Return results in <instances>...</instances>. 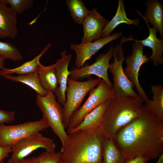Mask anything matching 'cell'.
Instances as JSON below:
<instances>
[{
    "label": "cell",
    "instance_id": "29",
    "mask_svg": "<svg viewBox=\"0 0 163 163\" xmlns=\"http://www.w3.org/2000/svg\"><path fill=\"white\" fill-rule=\"evenodd\" d=\"M15 113L13 111H7L0 109V124L9 123L13 122Z\"/></svg>",
    "mask_w": 163,
    "mask_h": 163
},
{
    "label": "cell",
    "instance_id": "25",
    "mask_svg": "<svg viewBox=\"0 0 163 163\" xmlns=\"http://www.w3.org/2000/svg\"><path fill=\"white\" fill-rule=\"evenodd\" d=\"M66 4L74 22L79 25L83 22L90 12L82 0H66Z\"/></svg>",
    "mask_w": 163,
    "mask_h": 163
},
{
    "label": "cell",
    "instance_id": "31",
    "mask_svg": "<svg viewBox=\"0 0 163 163\" xmlns=\"http://www.w3.org/2000/svg\"><path fill=\"white\" fill-rule=\"evenodd\" d=\"M148 161L141 156L126 159L123 163H147Z\"/></svg>",
    "mask_w": 163,
    "mask_h": 163
},
{
    "label": "cell",
    "instance_id": "28",
    "mask_svg": "<svg viewBox=\"0 0 163 163\" xmlns=\"http://www.w3.org/2000/svg\"><path fill=\"white\" fill-rule=\"evenodd\" d=\"M6 4H9L17 14H21L30 8L34 4L33 0H4Z\"/></svg>",
    "mask_w": 163,
    "mask_h": 163
},
{
    "label": "cell",
    "instance_id": "1",
    "mask_svg": "<svg viewBox=\"0 0 163 163\" xmlns=\"http://www.w3.org/2000/svg\"><path fill=\"white\" fill-rule=\"evenodd\" d=\"M125 159L141 156L148 161L163 154V123L143 105L139 115L113 138Z\"/></svg>",
    "mask_w": 163,
    "mask_h": 163
},
{
    "label": "cell",
    "instance_id": "26",
    "mask_svg": "<svg viewBox=\"0 0 163 163\" xmlns=\"http://www.w3.org/2000/svg\"><path fill=\"white\" fill-rule=\"evenodd\" d=\"M62 153L46 151L36 156L25 158L19 163H63Z\"/></svg>",
    "mask_w": 163,
    "mask_h": 163
},
{
    "label": "cell",
    "instance_id": "16",
    "mask_svg": "<svg viewBox=\"0 0 163 163\" xmlns=\"http://www.w3.org/2000/svg\"><path fill=\"white\" fill-rule=\"evenodd\" d=\"M148 27L149 34L148 37L144 40H139L130 37L129 41H134L141 43L142 46L151 48L152 54L149 58L150 60L152 61L153 65L157 66L158 65L163 63V40L158 38L156 35L158 30L155 27H151L149 23L145 21Z\"/></svg>",
    "mask_w": 163,
    "mask_h": 163
},
{
    "label": "cell",
    "instance_id": "13",
    "mask_svg": "<svg viewBox=\"0 0 163 163\" xmlns=\"http://www.w3.org/2000/svg\"><path fill=\"white\" fill-rule=\"evenodd\" d=\"M109 21L97 12V8L90 11L82 24L84 35L80 43L91 42L101 38L102 30Z\"/></svg>",
    "mask_w": 163,
    "mask_h": 163
},
{
    "label": "cell",
    "instance_id": "2",
    "mask_svg": "<svg viewBox=\"0 0 163 163\" xmlns=\"http://www.w3.org/2000/svg\"><path fill=\"white\" fill-rule=\"evenodd\" d=\"M62 152L63 163H102V145L105 136L100 127L69 133Z\"/></svg>",
    "mask_w": 163,
    "mask_h": 163
},
{
    "label": "cell",
    "instance_id": "19",
    "mask_svg": "<svg viewBox=\"0 0 163 163\" xmlns=\"http://www.w3.org/2000/svg\"><path fill=\"white\" fill-rule=\"evenodd\" d=\"M139 23L138 18L135 20H131L127 17L123 0H119L116 14L103 29L101 34V38H105L110 36L111 33L114 29L117 26L122 23L137 26Z\"/></svg>",
    "mask_w": 163,
    "mask_h": 163
},
{
    "label": "cell",
    "instance_id": "10",
    "mask_svg": "<svg viewBox=\"0 0 163 163\" xmlns=\"http://www.w3.org/2000/svg\"><path fill=\"white\" fill-rule=\"evenodd\" d=\"M113 49L112 44L108 51L100 56L93 64L86 65L79 69L73 67L69 71V77L78 81L89 78L91 75H95L104 80L112 89V85L108 77L107 70L110 67L109 61L113 56Z\"/></svg>",
    "mask_w": 163,
    "mask_h": 163
},
{
    "label": "cell",
    "instance_id": "7",
    "mask_svg": "<svg viewBox=\"0 0 163 163\" xmlns=\"http://www.w3.org/2000/svg\"><path fill=\"white\" fill-rule=\"evenodd\" d=\"M89 93L85 103L72 115L67 129V133L76 127L85 117L95 108L108 99L115 97L112 89L102 79Z\"/></svg>",
    "mask_w": 163,
    "mask_h": 163
},
{
    "label": "cell",
    "instance_id": "24",
    "mask_svg": "<svg viewBox=\"0 0 163 163\" xmlns=\"http://www.w3.org/2000/svg\"><path fill=\"white\" fill-rule=\"evenodd\" d=\"M2 76L12 81L20 82L27 85L35 91L37 94L40 96H45L48 93L41 85L38 73L18 75L17 76H12L9 74L3 75Z\"/></svg>",
    "mask_w": 163,
    "mask_h": 163
},
{
    "label": "cell",
    "instance_id": "34",
    "mask_svg": "<svg viewBox=\"0 0 163 163\" xmlns=\"http://www.w3.org/2000/svg\"><path fill=\"white\" fill-rule=\"evenodd\" d=\"M4 160L2 161L0 163H4Z\"/></svg>",
    "mask_w": 163,
    "mask_h": 163
},
{
    "label": "cell",
    "instance_id": "4",
    "mask_svg": "<svg viewBox=\"0 0 163 163\" xmlns=\"http://www.w3.org/2000/svg\"><path fill=\"white\" fill-rule=\"evenodd\" d=\"M36 104L42 112L43 117L46 120L49 126L61 140L60 152H63L67 144L68 136L63 122L62 106L56 101L53 92H48L44 96L37 94Z\"/></svg>",
    "mask_w": 163,
    "mask_h": 163
},
{
    "label": "cell",
    "instance_id": "22",
    "mask_svg": "<svg viewBox=\"0 0 163 163\" xmlns=\"http://www.w3.org/2000/svg\"><path fill=\"white\" fill-rule=\"evenodd\" d=\"M151 91L153 94L152 99H149L145 105L159 121L163 123V86L161 84L152 85Z\"/></svg>",
    "mask_w": 163,
    "mask_h": 163
},
{
    "label": "cell",
    "instance_id": "21",
    "mask_svg": "<svg viewBox=\"0 0 163 163\" xmlns=\"http://www.w3.org/2000/svg\"><path fill=\"white\" fill-rule=\"evenodd\" d=\"M38 74L43 87L48 92L55 93L58 87L55 64L44 66L41 64Z\"/></svg>",
    "mask_w": 163,
    "mask_h": 163
},
{
    "label": "cell",
    "instance_id": "18",
    "mask_svg": "<svg viewBox=\"0 0 163 163\" xmlns=\"http://www.w3.org/2000/svg\"><path fill=\"white\" fill-rule=\"evenodd\" d=\"M111 99L110 98L106 100L88 114L81 123L69 133L79 130L91 129L100 127Z\"/></svg>",
    "mask_w": 163,
    "mask_h": 163
},
{
    "label": "cell",
    "instance_id": "20",
    "mask_svg": "<svg viewBox=\"0 0 163 163\" xmlns=\"http://www.w3.org/2000/svg\"><path fill=\"white\" fill-rule=\"evenodd\" d=\"M52 44L48 43L38 55L30 61L22 64L19 66L12 69L5 67L0 71V75H10L16 73L18 75H25L32 73H38L41 63L40 59L41 56L50 48Z\"/></svg>",
    "mask_w": 163,
    "mask_h": 163
},
{
    "label": "cell",
    "instance_id": "11",
    "mask_svg": "<svg viewBox=\"0 0 163 163\" xmlns=\"http://www.w3.org/2000/svg\"><path fill=\"white\" fill-rule=\"evenodd\" d=\"M134 41L132 45L133 50L132 55L128 56L125 59L126 66L124 71L134 87H135L138 95L146 103L149 99L139 82L138 77L141 66L149 61V58L144 55V46L142 45L139 42Z\"/></svg>",
    "mask_w": 163,
    "mask_h": 163
},
{
    "label": "cell",
    "instance_id": "30",
    "mask_svg": "<svg viewBox=\"0 0 163 163\" xmlns=\"http://www.w3.org/2000/svg\"><path fill=\"white\" fill-rule=\"evenodd\" d=\"M11 152V146H0V163L7 157Z\"/></svg>",
    "mask_w": 163,
    "mask_h": 163
},
{
    "label": "cell",
    "instance_id": "23",
    "mask_svg": "<svg viewBox=\"0 0 163 163\" xmlns=\"http://www.w3.org/2000/svg\"><path fill=\"white\" fill-rule=\"evenodd\" d=\"M102 163H123L126 160L112 138L105 137L102 145Z\"/></svg>",
    "mask_w": 163,
    "mask_h": 163
},
{
    "label": "cell",
    "instance_id": "32",
    "mask_svg": "<svg viewBox=\"0 0 163 163\" xmlns=\"http://www.w3.org/2000/svg\"><path fill=\"white\" fill-rule=\"evenodd\" d=\"M5 59V58L0 56V71L4 67V63Z\"/></svg>",
    "mask_w": 163,
    "mask_h": 163
},
{
    "label": "cell",
    "instance_id": "8",
    "mask_svg": "<svg viewBox=\"0 0 163 163\" xmlns=\"http://www.w3.org/2000/svg\"><path fill=\"white\" fill-rule=\"evenodd\" d=\"M49 127L43 117L39 120L7 126L0 124V146H11L17 142L40 133Z\"/></svg>",
    "mask_w": 163,
    "mask_h": 163
},
{
    "label": "cell",
    "instance_id": "14",
    "mask_svg": "<svg viewBox=\"0 0 163 163\" xmlns=\"http://www.w3.org/2000/svg\"><path fill=\"white\" fill-rule=\"evenodd\" d=\"M66 54L65 50L62 52L61 58L54 64L58 82V87L54 94L57 101L62 106L66 101L68 80L70 74L68 68L72 57L71 54Z\"/></svg>",
    "mask_w": 163,
    "mask_h": 163
},
{
    "label": "cell",
    "instance_id": "17",
    "mask_svg": "<svg viewBox=\"0 0 163 163\" xmlns=\"http://www.w3.org/2000/svg\"><path fill=\"white\" fill-rule=\"evenodd\" d=\"M145 5L146 10L144 15L138 11L136 12L148 23L155 27L158 31L161 38L163 39V7L161 2L158 0H149Z\"/></svg>",
    "mask_w": 163,
    "mask_h": 163
},
{
    "label": "cell",
    "instance_id": "6",
    "mask_svg": "<svg viewBox=\"0 0 163 163\" xmlns=\"http://www.w3.org/2000/svg\"><path fill=\"white\" fill-rule=\"evenodd\" d=\"M127 41V38L124 37L120 43L114 47V61L110 63L108 69L113 75V85L112 90L115 97H136L138 96L133 90V85L126 75L122 66L123 62L125 60L122 44Z\"/></svg>",
    "mask_w": 163,
    "mask_h": 163
},
{
    "label": "cell",
    "instance_id": "12",
    "mask_svg": "<svg viewBox=\"0 0 163 163\" xmlns=\"http://www.w3.org/2000/svg\"><path fill=\"white\" fill-rule=\"evenodd\" d=\"M122 32L116 33L105 38H101L93 42L85 44H71L70 48L75 53V68L83 67L85 62L105 45L120 38Z\"/></svg>",
    "mask_w": 163,
    "mask_h": 163
},
{
    "label": "cell",
    "instance_id": "33",
    "mask_svg": "<svg viewBox=\"0 0 163 163\" xmlns=\"http://www.w3.org/2000/svg\"><path fill=\"white\" fill-rule=\"evenodd\" d=\"M158 158V159L156 163H163V154L161 155Z\"/></svg>",
    "mask_w": 163,
    "mask_h": 163
},
{
    "label": "cell",
    "instance_id": "3",
    "mask_svg": "<svg viewBox=\"0 0 163 163\" xmlns=\"http://www.w3.org/2000/svg\"><path fill=\"white\" fill-rule=\"evenodd\" d=\"M144 101L139 95L112 98L100 126L105 137L113 138L120 129L136 117Z\"/></svg>",
    "mask_w": 163,
    "mask_h": 163
},
{
    "label": "cell",
    "instance_id": "5",
    "mask_svg": "<svg viewBox=\"0 0 163 163\" xmlns=\"http://www.w3.org/2000/svg\"><path fill=\"white\" fill-rule=\"evenodd\" d=\"M101 80L99 78H91L85 81H78L68 78L66 101L62 107L63 122L66 129L67 128L72 115L80 107L86 95Z\"/></svg>",
    "mask_w": 163,
    "mask_h": 163
},
{
    "label": "cell",
    "instance_id": "15",
    "mask_svg": "<svg viewBox=\"0 0 163 163\" xmlns=\"http://www.w3.org/2000/svg\"><path fill=\"white\" fill-rule=\"evenodd\" d=\"M0 0V38H14L18 35L17 14Z\"/></svg>",
    "mask_w": 163,
    "mask_h": 163
},
{
    "label": "cell",
    "instance_id": "27",
    "mask_svg": "<svg viewBox=\"0 0 163 163\" xmlns=\"http://www.w3.org/2000/svg\"><path fill=\"white\" fill-rule=\"evenodd\" d=\"M0 56L13 61L21 60L22 56L15 45L7 42L0 41Z\"/></svg>",
    "mask_w": 163,
    "mask_h": 163
},
{
    "label": "cell",
    "instance_id": "9",
    "mask_svg": "<svg viewBox=\"0 0 163 163\" xmlns=\"http://www.w3.org/2000/svg\"><path fill=\"white\" fill-rule=\"evenodd\" d=\"M42 148L47 152H55L56 144L52 139L40 133L22 139L11 146L12 153L7 163H19L38 149Z\"/></svg>",
    "mask_w": 163,
    "mask_h": 163
}]
</instances>
